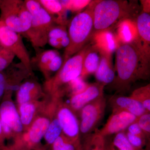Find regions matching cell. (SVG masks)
<instances>
[{
  "label": "cell",
  "mask_w": 150,
  "mask_h": 150,
  "mask_svg": "<svg viewBox=\"0 0 150 150\" xmlns=\"http://www.w3.org/2000/svg\"><path fill=\"white\" fill-rule=\"evenodd\" d=\"M115 76L112 85L116 93H125L137 81L148 79L150 56L134 40L120 42L116 48Z\"/></svg>",
  "instance_id": "obj_1"
},
{
  "label": "cell",
  "mask_w": 150,
  "mask_h": 150,
  "mask_svg": "<svg viewBox=\"0 0 150 150\" xmlns=\"http://www.w3.org/2000/svg\"><path fill=\"white\" fill-rule=\"evenodd\" d=\"M93 20V35L107 32L121 23L136 19L138 15L137 4L124 0L91 1Z\"/></svg>",
  "instance_id": "obj_2"
},
{
  "label": "cell",
  "mask_w": 150,
  "mask_h": 150,
  "mask_svg": "<svg viewBox=\"0 0 150 150\" xmlns=\"http://www.w3.org/2000/svg\"><path fill=\"white\" fill-rule=\"evenodd\" d=\"M88 5L85 10L76 15L70 21L68 31L69 44L65 48L63 62L84 48L93 35L92 8L89 4Z\"/></svg>",
  "instance_id": "obj_3"
},
{
  "label": "cell",
  "mask_w": 150,
  "mask_h": 150,
  "mask_svg": "<svg viewBox=\"0 0 150 150\" xmlns=\"http://www.w3.org/2000/svg\"><path fill=\"white\" fill-rule=\"evenodd\" d=\"M89 45H86L80 51L63 62L56 75L46 83V88L48 91L57 96H60L64 93L65 87L70 81L80 76L84 57Z\"/></svg>",
  "instance_id": "obj_4"
},
{
  "label": "cell",
  "mask_w": 150,
  "mask_h": 150,
  "mask_svg": "<svg viewBox=\"0 0 150 150\" xmlns=\"http://www.w3.org/2000/svg\"><path fill=\"white\" fill-rule=\"evenodd\" d=\"M0 21L19 34L25 35L31 25L32 16L24 1L0 0Z\"/></svg>",
  "instance_id": "obj_5"
},
{
  "label": "cell",
  "mask_w": 150,
  "mask_h": 150,
  "mask_svg": "<svg viewBox=\"0 0 150 150\" xmlns=\"http://www.w3.org/2000/svg\"><path fill=\"white\" fill-rule=\"evenodd\" d=\"M32 16L31 25L25 35L33 47L38 50L48 43V33L54 22L52 17L43 7Z\"/></svg>",
  "instance_id": "obj_6"
},
{
  "label": "cell",
  "mask_w": 150,
  "mask_h": 150,
  "mask_svg": "<svg viewBox=\"0 0 150 150\" xmlns=\"http://www.w3.org/2000/svg\"><path fill=\"white\" fill-rule=\"evenodd\" d=\"M0 45L16 56L30 74L31 59L20 34L10 29L0 21Z\"/></svg>",
  "instance_id": "obj_7"
},
{
  "label": "cell",
  "mask_w": 150,
  "mask_h": 150,
  "mask_svg": "<svg viewBox=\"0 0 150 150\" xmlns=\"http://www.w3.org/2000/svg\"><path fill=\"white\" fill-rule=\"evenodd\" d=\"M106 99L103 95L84 106L80 111V133L85 136L94 131L105 113Z\"/></svg>",
  "instance_id": "obj_8"
},
{
  "label": "cell",
  "mask_w": 150,
  "mask_h": 150,
  "mask_svg": "<svg viewBox=\"0 0 150 150\" xmlns=\"http://www.w3.org/2000/svg\"><path fill=\"white\" fill-rule=\"evenodd\" d=\"M57 118L64 136L74 144L77 150H81L80 123L73 110L68 106H62L57 112Z\"/></svg>",
  "instance_id": "obj_9"
},
{
  "label": "cell",
  "mask_w": 150,
  "mask_h": 150,
  "mask_svg": "<svg viewBox=\"0 0 150 150\" xmlns=\"http://www.w3.org/2000/svg\"><path fill=\"white\" fill-rule=\"evenodd\" d=\"M137 119V117L127 111L112 110L106 123L98 131L105 137L116 134L125 131L131 124L136 122Z\"/></svg>",
  "instance_id": "obj_10"
},
{
  "label": "cell",
  "mask_w": 150,
  "mask_h": 150,
  "mask_svg": "<svg viewBox=\"0 0 150 150\" xmlns=\"http://www.w3.org/2000/svg\"><path fill=\"white\" fill-rule=\"evenodd\" d=\"M0 122L4 135L12 131L19 133L22 131L20 116L15 105L9 100H4L0 105Z\"/></svg>",
  "instance_id": "obj_11"
},
{
  "label": "cell",
  "mask_w": 150,
  "mask_h": 150,
  "mask_svg": "<svg viewBox=\"0 0 150 150\" xmlns=\"http://www.w3.org/2000/svg\"><path fill=\"white\" fill-rule=\"evenodd\" d=\"M104 87L98 82L89 84L83 92L71 97L70 108L73 111H80L86 105L104 95Z\"/></svg>",
  "instance_id": "obj_12"
},
{
  "label": "cell",
  "mask_w": 150,
  "mask_h": 150,
  "mask_svg": "<svg viewBox=\"0 0 150 150\" xmlns=\"http://www.w3.org/2000/svg\"><path fill=\"white\" fill-rule=\"evenodd\" d=\"M137 35L134 41L150 56V15L142 11L136 19Z\"/></svg>",
  "instance_id": "obj_13"
},
{
  "label": "cell",
  "mask_w": 150,
  "mask_h": 150,
  "mask_svg": "<svg viewBox=\"0 0 150 150\" xmlns=\"http://www.w3.org/2000/svg\"><path fill=\"white\" fill-rule=\"evenodd\" d=\"M100 47L101 59L95 74L97 82L105 86L113 82L115 76V70L112 65V53L100 46Z\"/></svg>",
  "instance_id": "obj_14"
},
{
  "label": "cell",
  "mask_w": 150,
  "mask_h": 150,
  "mask_svg": "<svg viewBox=\"0 0 150 150\" xmlns=\"http://www.w3.org/2000/svg\"><path fill=\"white\" fill-rule=\"evenodd\" d=\"M109 103L112 110H124L133 114L137 118L148 112L142 104L130 96L116 94L110 98Z\"/></svg>",
  "instance_id": "obj_15"
},
{
  "label": "cell",
  "mask_w": 150,
  "mask_h": 150,
  "mask_svg": "<svg viewBox=\"0 0 150 150\" xmlns=\"http://www.w3.org/2000/svg\"><path fill=\"white\" fill-rule=\"evenodd\" d=\"M100 59L99 45L96 43L92 45L90 44L84 57L81 77L84 79L88 75L95 74L99 66Z\"/></svg>",
  "instance_id": "obj_16"
},
{
  "label": "cell",
  "mask_w": 150,
  "mask_h": 150,
  "mask_svg": "<svg viewBox=\"0 0 150 150\" xmlns=\"http://www.w3.org/2000/svg\"><path fill=\"white\" fill-rule=\"evenodd\" d=\"M38 1L42 7L52 17L54 21L56 16H57L55 23L61 25H67V11L64 8L60 1L39 0Z\"/></svg>",
  "instance_id": "obj_17"
},
{
  "label": "cell",
  "mask_w": 150,
  "mask_h": 150,
  "mask_svg": "<svg viewBox=\"0 0 150 150\" xmlns=\"http://www.w3.org/2000/svg\"><path fill=\"white\" fill-rule=\"evenodd\" d=\"M50 121L48 118L40 117L35 120L30 127L28 134V139L31 145L37 144L44 137Z\"/></svg>",
  "instance_id": "obj_18"
},
{
  "label": "cell",
  "mask_w": 150,
  "mask_h": 150,
  "mask_svg": "<svg viewBox=\"0 0 150 150\" xmlns=\"http://www.w3.org/2000/svg\"><path fill=\"white\" fill-rule=\"evenodd\" d=\"M84 137L81 150H107L108 141L99 134L98 129Z\"/></svg>",
  "instance_id": "obj_19"
},
{
  "label": "cell",
  "mask_w": 150,
  "mask_h": 150,
  "mask_svg": "<svg viewBox=\"0 0 150 150\" xmlns=\"http://www.w3.org/2000/svg\"><path fill=\"white\" fill-rule=\"evenodd\" d=\"M17 91V100L20 104L29 102L31 98L40 92V86L36 82L26 81L20 86Z\"/></svg>",
  "instance_id": "obj_20"
},
{
  "label": "cell",
  "mask_w": 150,
  "mask_h": 150,
  "mask_svg": "<svg viewBox=\"0 0 150 150\" xmlns=\"http://www.w3.org/2000/svg\"><path fill=\"white\" fill-rule=\"evenodd\" d=\"M68 36L66 25L55 24L52 26L48 33V43L50 46L57 49L62 48L61 41L64 38Z\"/></svg>",
  "instance_id": "obj_21"
},
{
  "label": "cell",
  "mask_w": 150,
  "mask_h": 150,
  "mask_svg": "<svg viewBox=\"0 0 150 150\" xmlns=\"http://www.w3.org/2000/svg\"><path fill=\"white\" fill-rule=\"evenodd\" d=\"M130 96L142 104L147 111L150 112V83L134 90Z\"/></svg>",
  "instance_id": "obj_22"
},
{
  "label": "cell",
  "mask_w": 150,
  "mask_h": 150,
  "mask_svg": "<svg viewBox=\"0 0 150 150\" xmlns=\"http://www.w3.org/2000/svg\"><path fill=\"white\" fill-rule=\"evenodd\" d=\"M89 84L87 83L84 79L81 76L76 78L70 81L66 86L64 93L68 91L71 97L76 95L83 92L88 87Z\"/></svg>",
  "instance_id": "obj_23"
},
{
  "label": "cell",
  "mask_w": 150,
  "mask_h": 150,
  "mask_svg": "<svg viewBox=\"0 0 150 150\" xmlns=\"http://www.w3.org/2000/svg\"><path fill=\"white\" fill-rule=\"evenodd\" d=\"M62 127L56 117L50 122L44 136L45 140L48 144L52 145L55 140L62 135Z\"/></svg>",
  "instance_id": "obj_24"
},
{
  "label": "cell",
  "mask_w": 150,
  "mask_h": 150,
  "mask_svg": "<svg viewBox=\"0 0 150 150\" xmlns=\"http://www.w3.org/2000/svg\"><path fill=\"white\" fill-rule=\"evenodd\" d=\"M59 54V51L56 50H46L37 55L34 59L35 61L31 62V64L35 62L38 69L41 71L51 60Z\"/></svg>",
  "instance_id": "obj_25"
},
{
  "label": "cell",
  "mask_w": 150,
  "mask_h": 150,
  "mask_svg": "<svg viewBox=\"0 0 150 150\" xmlns=\"http://www.w3.org/2000/svg\"><path fill=\"white\" fill-rule=\"evenodd\" d=\"M35 110V105L28 102L21 104L20 106V118L23 125L28 126L32 121Z\"/></svg>",
  "instance_id": "obj_26"
},
{
  "label": "cell",
  "mask_w": 150,
  "mask_h": 150,
  "mask_svg": "<svg viewBox=\"0 0 150 150\" xmlns=\"http://www.w3.org/2000/svg\"><path fill=\"white\" fill-rule=\"evenodd\" d=\"M111 143L118 150H139L130 144L124 131L115 134Z\"/></svg>",
  "instance_id": "obj_27"
},
{
  "label": "cell",
  "mask_w": 150,
  "mask_h": 150,
  "mask_svg": "<svg viewBox=\"0 0 150 150\" xmlns=\"http://www.w3.org/2000/svg\"><path fill=\"white\" fill-rule=\"evenodd\" d=\"M63 63V59L59 54L56 56L53 60L46 65V67L41 70L45 76L48 78L47 80L49 79L50 76L52 74L57 72L62 67Z\"/></svg>",
  "instance_id": "obj_28"
},
{
  "label": "cell",
  "mask_w": 150,
  "mask_h": 150,
  "mask_svg": "<svg viewBox=\"0 0 150 150\" xmlns=\"http://www.w3.org/2000/svg\"><path fill=\"white\" fill-rule=\"evenodd\" d=\"M53 150H77L74 144L64 135H61L52 144Z\"/></svg>",
  "instance_id": "obj_29"
},
{
  "label": "cell",
  "mask_w": 150,
  "mask_h": 150,
  "mask_svg": "<svg viewBox=\"0 0 150 150\" xmlns=\"http://www.w3.org/2000/svg\"><path fill=\"white\" fill-rule=\"evenodd\" d=\"M63 7L66 10L72 12H76L80 11L86 6L88 5L91 1H60Z\"/></svg>",
  "instance_id": "obj_30"
},
{
  "label": "cell",
  "mask_w": 150,
  "mask_h": 150,
  "mask_svg": "<svg viewBox=\"0 0 150 150\" xmlns=\"http://www.w3.org/2000/svg\"><path fill=\"white\" fill-rule=\"evenodd\" d=\"M15 56L12 53L1 46L0 48V72L8 68L12 64Z\"/></svg>",
  "instance_id": "obj_31"
},
{
  "label": "cell",
  "mask_w": 150,
  "mask_h": 150,
  "mask_svg": "<svg viewBox=\"0 0 150 150\" xmlns=\"http://www.w3.org/2000/svg\"><path fill=\"white\" fill-rule=\"evenodd\" d=\"M128 20L121 23L119 25V35L121 42L123 43H130L135 39V36L132 35L131 28L129 23L127 22Z\"/></svg>",
  "instance_id": "obj_32"
},
{
  "label": "cell",
  "mask_w": 150,
  "mask_h": 150,
  "mask_svg": "<svg viewBox=\"0 0 150 150\" xmlns=\"http://www.w3.org/2000/svg\"><path fill=\"white\" fill-rule=\"evenodd\" d=\"M137 122L148 140L150 141V112H146L138 117Z\"/></svg>",
  "instance_id": "obj_33"
},
{
  "label": "cell",
  "mask_w": 150,
  "mask_h": 150,
  "mask_svg": "<svg viewBox=\"0 0 150 150\" xmlns=\"http://www.w3.org/2000/svg\"><path fill=\"white\" fill-rule=\"evenodd\" d=\"M127 139L133 146L139 150H145L144 147L149 142L147 140L144 139L137 136L130 134L129 132H125Z\"/></svg>",
  "instance_id": "obj_34"
},
{
  "label": "cell",
  "mask_w": 150,
  "mask_h": 150,
  "mask_svg": "<svg viewBox=\"0 0 150 150\" xmlns=\"http://www.w3.org/2000/svg\"><path fill=\"white\" fill-rule=\"evenodd\" d=\"M126 132H129L130 134L135 135V136H137L142 138L149 142V140H148L147 137H146V135L144 134V132L142 131V129L138 125V123L137 121L134 122V123H132L126 129Z\"/></svg>",
  "instance_id": "obj_35"
},
{
  "label": "cell",
  "mask_w": 150,
  "mask_h": 150,
  "mask_svg": "<svg viewBox=\"0 0 150 150\" xmlns=\"http://www.w3.org/2000/svg\"><path fill=\"white\" fill-rule=\"evenodd\" d=\"M24 3L26 8L31 16L38 12L42 7L37 0H25Z\"/></svg>",
  "instance_id": "obj_36"
},
{
  "label": "cell",
  "mask_w": 150,
  "mask_h": 150,
  "mask_svg": "<svg viewBox=\"0 0 150 150\" xmlns=\"http://www.w3.org/2000/svg\"><path fill=\"white\" fill-rule=\"evenodd\" d=\"M6 75L4 71L0 72V99L4 95L6 90Z\"/></svg>",
  "instance_id": "obj_37"
},
{
  "label": "cell",
  "mask_w": 150,
  "mask_h": 150,
  "mask_svg": "<svg viewBox=\"0 0 150 150\" xmlns=\"http://www.w3.org/2000/svg\"><path fill=\"white\" fill-rule=\"evenodd\" d=\"M4 134L3 132L1 124L0 122V150H8L4 145Z\"/></svg>",
  "instance_id": "obj_38"
},
{
  "label": "cell",
  "mask_w": 150,
  "mask_h": 150,
  "mask_svg": "<svg viewBox=\"0 0 150 150\" xmlns=\"http://www.w3.org/2000/svg\"><path fill=\"white\" fill-rule=\"evenodd\" d=\"M141 1L143 6V10L142 11L150 13V1Z\"/></svg>",
  "instance_id": "obj_39"
},
{
  "label": "cell",
  "mask_w": 150,
  "mask_h": 150,
  "mask_svg": "<svg viewBox=\"0 0 150 150\" xmlns=\"http://www.w3.org/2000/svg\"><path fill=\"white\" fill-rule=\"evenodd\" d=\"M107 150H118L116 148L113 146L111 142H108L107 145Z\"/></svg>",
  "instance_id": "obj_40"
}]
</instances>
